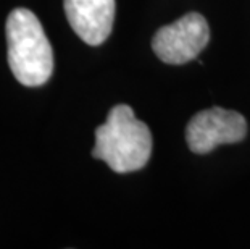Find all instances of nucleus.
Listing matches in <instances>:
<instances>
[{
    "label": "nucleus",
    "instance_id": "2",
    "mask_svg": "<svg viewBox=\"0 0 250 249\" xmlns=\"http://www.w3.org/2000/svg\"><path fill=\"white\" fill-rule=\"evenodd\" d=\"M8 65L23 86L36 88L49 81L54 52L41 21L28 8H15L7 18Z\"/></svg>",
    "mask_w": 250,
    "mask_h": 249
},
{
    "label": "nucleus",
    "instance_id": "3",
    "mask_svg": "<svg viewBox=\"0 0 250 249\" xmlns=\"http://www.w3.org/2000/svg\"><path fill=\"white\" fill-rule=\"evenodd\" d=\"M210 41V28L200 13H188L155 33L152 49L168 65H184L205 49Z\"/></svg>",
    "mask_w": 250,
    "mask_h": 249
},
{
    "label": "nucleus",
    "instance_id": "1",
    "mask_svg": "<svg viewBox=\"0 0 250 249\" xmlns=\"http://www.w3.org/2000/svg\"><path fill=\"white\" fill-rule=\"evenodd\" d=\"M152 154V133L137 120L129 105H115L107 121L95 130L92 157L104 160L116 173H129L147 165Z\"/></svg>",
    "mask_w": 250,
    "mask_h": 249
},
{
    "label": "nucleus",
    "instance_id": "4",
    "mask_svg": "<svg viewBox=\"0 0 250 249\" xmlns=\"http://www.w3.org/2000/svg\"><path fill=\"white\" fill-rule=\"evenodd\" d=\"M247 135L246 118L234 110L211 107L195 113L186 126V141L195 154H208L221 144H234Z\"/></svg>",
    "mask_w": 250,
    "mask_h": 249
},
{
    "label": "nucleus",
    "instance_id": "5",
    "mask_svg": "<svg viewBox=\"0 0 250 249\" xmlns=\"http://www.w3.org/2000/svg\"><path fill=\"white\" fill-rule=\"evenodd\" d=\"M65 13L73 31L89 45L108 39L115 21V0H65Z\"/></svg>",
    "mask_w": 250,
    "mask_h": 249
}]
</instances>
